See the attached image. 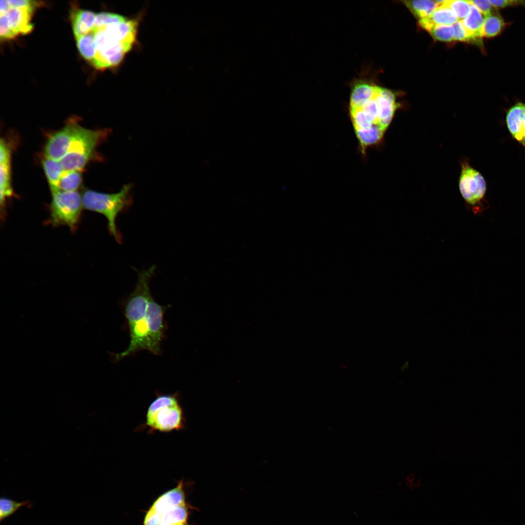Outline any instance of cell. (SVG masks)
<instances>
[{"label": "cell", "mask_w": 525, "mask_h": 525, "mask_svg": "<svg viewBox=\"0 0 525 525\" xmlns=\"http://www.w3.org/2000/svg\"><path fill=\"white\" fill-rule=\"evenodd\" d=\"M155 269L153 265L146 270H137L136 287L123 304L129 344L125 350L114 355L116 361L141 350L156 355L161 353V343L167 330L164 316L167 307L159 304L151 294L149 282Z\"/></svg>", "instance_id": "obj_1"}, {"label": "cell", "mask_w": 525, "mask_h": 525, "mask_svg": "<svg viewBox=\"0 0 525 525\" xmlns=\"http://www.w3.org/2000/svg\"><path fill=\"white\" fill-rule=\"evenodd\" d=\"M186 419L178 392L173 394L156 392L147 409L145 421L138 428L148 433H169L186 428Z\"/></svg>", "instance_id": "obj_2"}, {"label": "cell", "mask_w": 525, "mask_h": 525, "mask_svg": "<svg viewBox=\"0 0 525 525\" xmlns=\"http://www.w3.org/2000/svg\"><path fill=\"white\" fill-rule=\"evenodd\" d=\"M132 186L124 185L117 192L108 193L91 190H86L82 194L84 209L103 215L107 219L110 233L117 242L121 243L122 237L116 225L118 215L127 210L131 206Z\"/></svg>", "instance_id": "obj_3"}, {"label": "cell", "mask_w": 525, "mask_h": 525, "mask_svg": "<svg viewBox=\"0 0 525 525\" xmlns=\"http://www.w3.org/2000/svg\"><path fill=\"white\" fill-rule=\"evenodd\" d=\"M184 494L181 480L156 500L145 516L143 525H188Z\"/></svg>", "instance_id": "obj_4"}, {"label": "cell", "mask_w": 525, "mask_h": 525, "mask_svg": "<svg viewBox=\"0 0 525 525\" xmlns=\"http://www.w3.org/2000/svg\"><path fill=\"white\" fill-rule=\"evenodd\" d=\"M110 133L109 129H90L80 125L68 153L60 160L64 171H82Z\"/></svg>", "instance_id": "obj_5"}, {"label": "cell", "mask_w": 525, "mask_h": 525, "mask_svg": "<svg viewBox=\"0 0 525 525\" xmlns=\"http://www.w3.org/2000/svg\"><path fill=\"white\" fill-rule=\"evenodd\" d=\"M52 195L49 222L54 226H66L75 231L84 208L82 195L77 191H58Z\"/></svg>", "instance_id": "obj_6"}, {"label": "cell", "mask_w": 525, "mask_h": 525, "mask_svg": "<svg viewBox=\"0 0 525 525\" xmlns=\"http://www.w3.org/2000/svg\"><path fill=\"white\" fill-rule=\"evenodd\" d=\"M459 187L465 201L472 206L481 202L487 189L486 181L483 175L467 162L462 163Z\"/></svg>", "instance_id": "obj_7"}, {"label": "cell", "mask_w": 525, "mask_h": 525, "mask_svg": "<svg viewBox=\"0 0 525 525\" xmlns=\"http://www.w3.org/2000/svg\"><path fill=\"white\" fill-rule=\"evenodd\" d=\"M80 125L77 121L70 120L51 134L44 146V156L60 161L68 153Z\"/></svg>", "instance_id": "obj_8"}, {"label": "cell", "mask_w": 525, "mask_h": 525, "mask_svg": "<svg viewBox=\"0 0 525 525\" xmlns=\"http://www.w3.org/2000/svg\"><path fill=\"white\" fill-rule=\"evenodd\" d=\"M132 46L122 43L106 42L96 50L91 64L98 70H104L119 65Z\"/></svg>", "instance_id": "obj_9"}, {"label": "cell", "mask_w": 525, "mask_h": 525, "mask_svg": "<svg viewBox=\"0 0 525 525\" xmlns=\"http://www.w3.org/2000/svg\"><path fill=\"white\" fill-rule=\"evenodd\" d=\"M11 147L4 139L0 142V204L1 215H4L7 199L13 195L11 184ZM1 215V216H2Z\"/></svg>", "instance_id": "obj_10"}, {"label": "cell", "mask_w": 525, "mask_h": 525, "mask_svg": "<svg viewBox=\"0 0 525 525\" xmlns=\"http://www.w3.org/2000/svg\"><path fill=\"white\" fill-rule=\"evenodd\" d=\"M506 122L512 138L525 146V103L519 102L507 111Z\"/></svg>", "instance_id": "obj_11"}, {"label": "cell", "mask_w": 525, "mask_h": 525, "mask_svg": "<svg viewBox=\"0 0 525 525\" xmlns=\"http://www.w3.org/2000/svg\"><path fill=\"white\" fill-rule=\"evenodd\" d=\"M137 25L136 20L126 19L122 22L109 24L102 28L112 41L132 46L136 37Z\"/></svg>", "instance_id": "obj_12"}, {"label": "cell", "mask_w": 525, "mask_h": 525, "mask_svg": "<svg viewBox=\"0 0 525 525\" xmlns=\"http://www.w3.org/2000/svg\"><path fill=\"white\" fill-rule=\"evenodd\" d=\"M376 99L379 108V125L380 128L385 131L397 108L396 97L391 90L380 87Z\"/></svg>", "instance_id": "obj_13"}, {"label": "cell", "mask_w": 525, "mask_h": 525, "mask_svg": "<svg viewBox=\"0 0 525 525\" xmlns=\"http://www.w3.org/2000/svg\"><path fill=\"white\" fill-rule=\"evenodd\" d=\"M35 8H11L6 14L9 26L16 36L27 34L33 29L31 17Z\"/></svg>", "instance_id": "obj_14"}, {"label": "cell", "mask_w": 525, "mask_h": 525, "mask_svg": "<svg viewBox=\"0 0 525 525\" xmlns=\"http://www.w3.org/2000/svg\"><path fill=\"white\" fill-rule=\"evenodd\" d=\"M380 87L360 81L354 83L350 92V108L361 106L367 101L374 98L378 95Z\"/></svg>", "instance_id": "obj_15"}, {"label": "cell", "mask_w": 525, "mask_h": 525, "mask_svg": "<svg viewBox=\"0 0 525 525\" xmlns=\"http://www.w3.org/2000/svg\"><path fill=\"white\" fill-rule=\"evenodd\" d=\"M96 14L90 10L78 9L71 12L70 20L75 38L91 32L94 28Z\"/></svg>", "instance_id": "obj_16"}, {"label": "cell", "mask_w": 525, "mask_h": 525, "mask_svg": "<svg viewBox=\"0 0 525 525\" xmlns=\"http://www.w3.org/2000/svg\"><path fill=\"white\" fill-rule=\"evenodd\" d=\"M41 162L51 192L58 191V184L65 171L60 161L44 156Z\"/></svg>", "instance_id": "obj_17"}, {"label": "cell", "mask_w": 525, "mask_h": 525, "mask_svg": "<svg viewBox=\"0 0 525 525\" xmlns=\"http://www.w3.org/2000/svg\"><path fill=\"white\" fill-rule=\"evenodd\" d=\"M485 17L471 3L468 16L461 20L464 27L474 38L481 41L482 32Z\"/></svg>", "instance_id": "obj_18"}, {"label": "cell", "mask_w": 525, "mask_h": 525, "mask_svg": "<svg viewBox=\"0 0 525 525\" xmlns=\"http://www.w3.org/2000/svg\"><path fill=\"white\" fill-rule=\"evenodd\" d=\"M506 23L502 16L494 11L485 18L482 36L492 38L499 35L504 30Z\"/></svg>", "instance_id": "obj_19"}, {"label": "cell", "mask_w": 525, "mask_h": 525, "mask_svg": "<svg viewBox=\"0 0 525 525\" xmlns=\"http://www.w3.org/2000/svg\"><path fill=\"white\" fill-rule=\"evenodd\" d=\"M444 2L445 0H442L441 5L438 6L432 14L427 17L434 26L436 25H451L459 21L453 10Z\"/></svg>", "instance_id": "obj_20"}, {"label": "cell", "mask_w": 525, "mask_h": 525, "mask_svg": "<svg viewBox=\"0 0 525 525\" xmlns=\"http://www.w3.org/2000/svg\"><path fill=\"white\" fill-rule=\"evenodd\" d=\"M403 2L412 13L420 19L430 16L438 6L435 0H404Z\"/></svg>", "instance_id": "obj_21"}, {"label": "cell", "mask_w": 525, "mask_h": 525, "mask_svg": "<svg viewBox=\"0 0 525 525\" xmlns=\"http://www.w3.org/2000/svg\"><path fill=\"white\" fill-rule=\"evenodd\" d=\"M82 181V171H65L58 184V190L77 191Z\"/></svg>", "instance_id": "obj_22"}, {"label": "cell", "mask_w": 525, "mask_h": 525, "mask_svg": "<svg viewBox=\"0 0 525 525\" xmlns=\"http://www.w3.org/2000/svg\"><path fill=\"white\" fill-rule=\"evenodd\" d=\"M76 40L80 53L84 59L91 63L96 52L93 31L76 38Z\"/></svg>", "instance_id": "obj_23"}, {"label": "cell", "mask_w": 525, "mask_h": 525, "mask_svg": "<svg viewBox=\"0 0 525 525\" xmlns=\"http://www.w3.org/2000/svg\"><path fill=\"white\" fill-rule=\"evenodd\" d=\"M33 503L29 500L18 502L6 497H1L0 499V521L13 515L20 508L25 507L30 508Z\"/></svg>", "instance_id": "obj_24"}, {"label": "cell", "mask_w": 525, "mask_h": 525, "mask_svg": "<svg viewBox=\"0 0 525 525\" xmlns=\"http://www.w3.org/2000/svg\"><path fill=\"white\" fill-rule=\"evenodd\" d=\"M429 32L437 40L450 42L454 40L455 31L452 25H436Z\"/></svg>", "instance_id": "obj_25"}, {"label": "cell", "mask_w": 525, "mask_h": 525, "mask_svg": "<svg viewBox=\"0 0 525 525\" xmlns=\"http://www.w3.org/2000/svg\"><path fill=\"white\" fill-rule=\"evenodd\" d=\"M126 20L125 17L117 14L101 12L96 15L93 29L102 28L109 24L122 22Z\"/></svg>", "instance_id": "obj_26"}, {"label": "cell", "mask_w": 525, "mask_h": 525, "mask_svg": "<svg viewBox=\"0 0 525 525\" xmlns=\"http://www.w3.org/2000/svg\"><path fill=\"white\" fill-rule=\"evenodd\" d=\"M444 3L453 10L459 21L463 20L470 13L471 5L470 0H445Z\"/></svg>", "instance_id": "obj_27"}, {"label": "cell", "mask_w": 525, "mask_h": 525, "mask_svg": "<svg viewBox=\"0 0 525 525\" xmlns=\"http://www.w3.org/2000/svg\"><path fill=\"white\" fill-rule=\"evenodd\" d=\"M453 26L455 31L454 40L474 43L478 45L482 44V41L474 38L469 34L461 21H458Z\"/></svg>", "instance_id": "obj_28"}, {"label": "cell", "mask_w": 525, "mask_h": 525, "mask_svg": "<svg viewBox=\"0 0 525 525\" xmlns=\"http://www.w3.org/2000/svg\"><path fill=\"white\" fill-rule=\"evenodd\" d=\"M0 36L1 39H9L16 36L11 30L6 14L0 15Z\"/></svg>", "instance_id": "obj_29"}, {"label": "cell", "mask_w": 525, "mask_h": 525, "mask_svg": "<svg viewBox=\"0 0 525 525\" xmlns=\"http://www.w3.org/2000/svg\"><path fill=\"white\" fill-rule=\"evenodd\" d=\"M480 12L486 17L494 11L495 9L492 6L490 0H470Z\"/></svg>", "instance_id": "obj_30"}, {"label": "cell", "mask_w": 525, "mask_h": 525, "mask_svg": "<svg viewBox=\"0 0 525 525\" xmlns=\"http://www.w3.org/2000/svg\"><path fill=\"white\" fill-rule=\"evenodd\" d=\"M495 9H499L509 6L525 5V1L515 0H490Z\"/></svg>", "instance_id": "obj_31"}, {"label": "cell", "mask_w": 525, "mask_h": 525, "mask_svg": "<svg viewBox=\"0 0 525 525\" xmlns=\"http://www.w3.org/2000/svg\"><path fill=\"white\" fill-rule=\"evenodd\" d=\"M11 8L33 7L36 8L41 4L39 1L29 0H8Z\"/></svg>", "instance_id": "obj_32"}, {"label": "cell", "mask_w": 525, "mask_h": 525, "mask_svg": "<svg viewBox=\"0 0 525 525\" xmlns=\"http://www.w3.org/2000/svg\"><path fill=\"white\" fill-rule=\"evenodd\" d=\"M11 8L8 0H0V15L6 14Z\"/></svg>", "instance_id": "obj_33"}]
</instances>
